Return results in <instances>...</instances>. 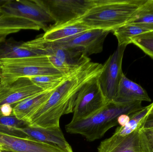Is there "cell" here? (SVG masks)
Listing matches in <instances>:
<instances>
[{
	"instance_id": "cell-1",
	"label": "cell",
	"mask_w": 153,
	"mask_h": 152,
	"mask_svg": "<svg viewBox=\"0 0 153 152\" xmlns=\"http://www.w3.org/2000/svg\"><path fill=\"white\" fill-rule=\"evenodd\" d=\"M103 65L91 59L68 74L48 100L25 121L29 126L60 127L61 117L73 112L78 92L85 84L100 76Z\"/></svg>"
},
{
	"instance_id": "cell-2",
	"label": "cell",
	"mask_w": 153,
	"mask_h": 152,
	"mask_svg": "<svg viewBox=\"0 0 153 152\" xmlns=\"http://www.w3.org/2000/svg\"><path fill=\"white\" fill-rule=\"evenodd\" d=\"M143 107L141 102H109L91 117L77 122H70L65 126V130L69 134L81 135L89 142H93L102 138L109 129L118 125V118L120 115H132Z\"/></svg>"
},
{
	"instance_id": "cell-3",
	"label": "cell",
	"mask_w": 153,
	"mask_h": 152,
	"mask_svg": "<svg viewBox=\"0 0 153 152\" xmlns=\"http://www.w3.org/2000/svg\"><path fill=\"white\" fill-rule=\"evenodd\" d=\"M146 0H94L80 21L91 29L114 31L126 24Z\"/></svg>"
},
{
	"instance_id": "cell-4",
	"label": "cell",
	"mask_w": 153,
	"mask_h": 152,
	"mask_svg": "<svg viewBox=\"0 0 153 152\" xmlns=\"http://www.w3.org/2000/svg\"><path fill=\"white\" fill-rule=\"evenodd\" d=\"M49 75H63L51 63L47 55L0 59L2 84H10L21 78Z\"/></svg>"
},
{
	"instance_id": "cell-5",
	"label": "cell",
	"mask_w": 153,
	"mask_h": 152,
	"mask_svg": "<svg viewBox=\"0 0 153 152\" xmlns=\"http://www.w3.org/2000/svg\"><path fill=\"white\" fill-rule=\"evenodd\" d=\"M0 12L5 15L30 21L45 32L55 25L53 19L37 0H5L0 5Z\"/></svg>"
},
{
	"instance_id": "cell-6",
	"label": "cell",
	"mask_w": 153,
	"mask_h": 152,
	"mask_svg": "<svg viewBox=\"0 0 153 152\" xmlns=\"http://www.w3.org/2000/svg\"><path fill=\"white\" fill-rule=\"evenodd\" d=\"M98 77L87 82L78 92L71 122L91 117L108 103L100 87Z\"/></svg>"
},
{
	"instance_id": "cell-7",
	"label": "cell",
	"mask_w": 153,
	"mask_h": 152,
	"mask_svg": "<svg viewBox=\"0 0 153 152\" xmlns=\"http://www.w3.org/2000/svg\"><path fill=\"white\" fill-rule=\"evenodd\" d=\"M37 1L53 19L54 27L80 19L94 5V0Z\"/></svg>"
},
{
	"instance_id": "cell-8",
	"label": "cell",
	"mask_w": 153,
	"mask_h": 152,
	"mask_svg": "<svg viewBox=\"0 0 153 152\" xmlns=\"http://www.w3.org/2000/svg\"><path fill=\"white\" fill-rule=\"evenodd\" d=\"M127 46H118L115 51L103 65V69L98 77L100 87L108 102L116 95L122 75V63Z\"/></svg>"
},
{
	"instance_id": "cell-9",
	"label": "cell",
	"mask_w": 153,
	"mask_h": 152,
	"mask_svg": "<svg viewBox=\"0 0 153 152\" xmlns=\"http://www.w3.org/2000/svg\"><path fill=\"white\" fill-rule=\"evenodd\" d=\"M43 92L29 77L21 78L10 84L0 83V109L4 105L19 103Z\"/></svg>"
},
{
	"instance_id": "cell-10",
	"label": "cell",
	"mask_w": 153,
	"mask_h": 152,
	"mask_svg": "<svg viewBox=\"0 0 153 152\" xmlns=\"http://www.w3.org/2000/svg\"><path fill=\"white\" fill-rule=\"evenodd\" d=\"M33 40L36 46L44 51L46 55L55 56L72 71L90 59L77 49L63 46L56 43L46 42L42 36Z\"/></svg>"
},
{
	"instance_id": "cell-11",
	"label": "cell",
	"mask_w": 153,
	"mask_h": 152,
	"mask_svg": "<svg viewBox=\"0 0 153 152\" xmlns=\"http://www.w3.org/2000/svg\"><path fill=\"white\" fill-rule=\"evenodd\" d=\"M110 32L91 29L74 37L56 43L63 46L77 49L88 57L102 51L103 43Z\"/></svg>"
},
{
	"instance_id": "cell-12",
	"label": "cell",
	"mask_w": 153,
	"mask_h": 152,
	"mask_svg": "<svg viewBox=\"0 0 153 152\" xmlns=\"http://www.w3.org/2000/svg\"><path fill=\"white\" fill-rule=\"evenodd\" d=\"M0 143L5 151L13 152H74L57 145L27 138L15 137L0 133Z\"/></svg>"
},
{
	"instance_id": "cell-13",
	"label": "cell",
	"mask_w": 153,
	"mask_h": 152,
	"mask_svg": "<svg viewBox=\"0 0 153 152\" xmlns=\"http://www.w3.org/2000/svg\"><path fill=\"white\" fill-rule=\"evenodd\" d=\"M140 128L127 136L116 138L111 136L100 144L97 152H144L140 139Z\"/></svg>"
},
{
	"instance_id": "cell-14",
	"label": "cell",
	"mask_w": 153,
	"mask_h": 152,
	"mask_svg": "<svg viewBox=\"0 0 153 152\" xmlns=\"http://www.w3.org/2000/svg\"><path fill=\"white\" fill-rule=\"evenodd\" d=\"M46 55L35 45L33 40L18 42L10 38L0 43V59H18Z\"/></svg>"
},
{
	"instance_id": "cell-15",
	"label": "cell",
	"mask_w": 153,
	"mask_h": 152,
	"mask_svg": "<svg viewBox=\"0 0 153 152\" xmlns=\"http://www.w3.org/2000/svg\"><path fill=\"white\" fill-rule=\"evenodd\" d=\"M19 129L25 134L27 138L54 145L66 150H72L60 127L44 128L27 126Z\"/></svg>"
},
{
	"instance_id": "cell-16",
	"label": "cell",
	"mask_w": 153,
	"mask_h": 152,
	"mask_svg": "<svg viewBox=\"0 0 153 152\" xmlns=\"http://www.w3.org/2000/svg\"><path fill=\"white\" fill-rule=\"evenodd\" d=\"M151 101L147 92L141 86L128 79L124 74L122 75L112 101L117 103H128Z\"/></svg>"
},
{
	"instance_id": "cell-17",
	"label": "cell",
	"mask_w": 153,
	"mask_h": 152,
	"mask_svg": "<svg viewBox=\"0 0 153 152\" xmlns=\"http://www.w3.org/2000/svg\"><path fill=\"white\" fill-rule=\"evenodd\" d=\"M91 29L79 19L54 27L45 32L42 37L46 42L56 43L74 37Z\"/></svg>"
},
{
	"instance_id": "cell-18",
	"label": "cell",
	"mask_w": 153,
	"mask_h": 152,
	"mask_svg": "<svg viewBox=\"0 0 153 152\" xmlns=\"http://www.w3.org/2000/svg\"><path fill=\"white\" fill-rule=\"evenodd\" d=\"M54 90L44 91L16 104L13 107V114L18 119L25 122L33 112L48 100Z\"/></svg>"
},
{
	"instance_id": "cell-19",
	"label": "cell",
	"mask_w": 153,
	"mask_h": 152,
	"mask_svg": "<svg viewBox=\"0 0 153 152\" xmlns=\"http://www.w3.org/2000/svg\"><path fill=\"white\" fill-rule=\"evenodd\" d=\"M26 29L39 30L36 24L27 20L3 14L0 17V36H6Z\"/></svg>"
},
{
	"instance_id": "cell-20",
	"label": "cell",
	"mask_w": 153,
	"mask_h": 152,
	"mask_svg": "<svg viewBox=\"0 0 153 152\" xmlns=\"http://www.w3.org/2000/svg\"><path fill=\"white\" fill-rule=\"evenodd\" d=\"M127 23L137 25L153 31V0H146Z\"/></svg>"
},
{
	"instance_id": "cell-21",
	"label": "cell",
	"mask_w": 153,
	"mask_h": 152,
	"mask_svg": "<svg viewBox=\"0 0 153 152\" xmlns=\"http://www.w3.org/2000/svg\"><path fill=\"white\" fill-rule=\"evenodd\" d=\"M113 32L117 39L118 46H127L132 43V40L134 37L151 31L137 25L126 23L118 28Z\"/></svg>"
},
{
	"instance_id": "cell-22",
	"label": "cell",
	"mask_w": 153,
	"mask_h": 152,
	"mask_svg": "<svg viewBox=\"0 0 153 152\" xmlns=\"http://www.w3.org/2000/svg\"><path fill=\"white\" fill-rule=\"evenodd\" d=\"M26 122L18 119L13 115L0 117V133L15 137L26 138L25 134L19 128L25 127Z\"/></svg>"
},
{
	"instance_id": "cell-23",
	"label": "cell",
	"mask_w": 153,
	"mask_h": 152,
	"mask_svg": "<svg viewBox=\"0 0 153 152\" xmlns=\"http://www.w3.org/2000/svg\"><path fill=\"white\" fill-rule=\"evenodd\" d=\"M63 75H49L29 77L32 83L44 91H51L56 89L66 78Z\"/></svg>"
},
{
	"instance_id": "cell-24",
	"label": "cell",
	"mask_w": 153,
	"mask_h": 152,
	"mask_svg": "<svg viewBox=\"0 0 153 152\" xmlns=\"http://www.w3.org/2000/svg\"><path fill=\"white\" fill-rule=\"evenodd\" d=\"M132 43L139 47L146 54L153 59V31L135 37L132 40Z\"/></svg>"
},
{
	"instance_id": "cell-25",
	"label": "cell",
	"mask_w": 153,
	"mask_h": 152,
	"mask_svg": "<svg viewBox=\"0 0 153 152\" xmlns=\"http://www.w3.org/2000/svg\"><path fill=\"white\" fill-rule=\"evenodd\" d=\"M139 133L144 151L153 152V128H140Z\"/></svg>"
},
{
	"instance_id": "cell-26",
	"label": "cell",
	"mask_w": 153,
	"mask_h": 152,
	"mask_svg": "<svg viewBox=\"0 0 153 152\" xmlns=\"http://www.w3.org/2000/svg\"><path fill=\"white\" fill-rule=\"evenodd\" d=\"M140 128L142 129L153 128V113L148 114L143 119Z\"/></svg>"
},
{
	"instance_id": "cell-27",
	"label": "cell",
	"mask_w": 153,
	"mask_h": 152,
	"mask_svg": "<svg viewBox=\"0 0 153 152\" xmlns=\"http://www.w3.org/2000/svg\"><path fill=\"white\" fill-rule=\"evenodd\" d=\"M132 115L122 114L120 115L118 118L117 121L118 125H120V126H126L130 120L131 116Z\"/></svg>"
},
{
	"instance_id": "cell-28",
	"label": "cell",
	"mask_w": 153,
	"mask_h": 152,
	"mask_svg": "<svg viewBox=\"0 0 153 152\" xmlns=\"http://www.w3.org/2000/svg\"><path fill=\"white\" fill-rule=\"evenodd\" d=\"M6 36H0V43L6 40Z\"/></svg>"
},
{
	"instance_id": "cell-29",
	"label": "cell",
	"mask_w": 153,
	"mask_h": 152,
	"mask_svg": "<svg viewBox=\"0 0 153 152\" xmlns=\"http://www.w3.org/2000/svg\"><path fill=\"white\" fill-rule=\"evenodd\" d=\"M153 103L151 104V108L149 111V113L148 114H153Z\"/></svg>"
},
{
	"instance_id": "cell-30",
	"label": "cell",
	"mask_w": 153,
	"mask_h": 152,
	"mask_svg": "<svg viewBox=\"0 0 153 152\" xmlns=\"http://www.w3.org/2000/svg\"><path fill=\"white\" fill-rule=\"evenodd\" d=\"M4 151L3 147L2 145H1V144L0 143V151Z\"/></svg>"
},
{
	"instance_id": "cell-31",
	"label": "cell",
	"mask_w": 153,
	"mask_h": 152,
	"mask_svg": "<svg viewBox=\"0 0 153 152\" xmlns=\"http://www.w3.org/2000/svg\"><path fill=\"white\" fill-rule=\"evenodd\" d=\"M3 13H1V12H0V17H1V16H2V15H3Z\"/></svg>"
},
{
	"instance_id": "cell-32",
	"label": "cell",
	"mask_w": 153,
	"mask_h": 152,
	"mask_svg": "<svg viewBox=\"0 0 153 152\" xmlns=\"http://www.w3.org/2000/svg\"><path fill=\"white\" fill-rule=\"evenodd\" d=\"M0 152H13L5 151H0Z\"/></svg>"
}]
</instances>
